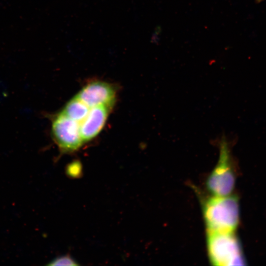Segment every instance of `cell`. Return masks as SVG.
I'll use <instances>...</instances> for the list:
<instances>
[{"label":"cell","mask_w":266,"mask_h":266,"mask_svg":"<svg viewBox=\"0 0 266 266\" xmlns=\"http://www.w3.org/2000/svg\"><path fill=\"white\" fill-rule=\"evenodd\" d=\"M90 108L75 97L67 103L61 112L71 119L81 123L87 116Z\"/></svg>","instance_id":"7"},{"label":"cell","mask_w":266,"mask_h":266,"mask_svg":"<svg viewBox=\"0 0 266 266\" xmlns=\"http://www.w3.org/2000/svg\"><path fill=\"white\" fill-rule=\"evenodd\" d=\"M206 243L212 265L222 266L244 265L240 245L233 232H207Z\"/></svg>","instance_id":"2"},{"label":"cell","mask_w":266,"mask_h":266,"mask_svg":"<svg viewBox=\"0 0 266 266\" xmlns=\"http://www.w3.org/2000/svg\"><path fill=\"white\" fill-rule=\"evenodd\" d=\"M203 214L207 232L233 233L239 222V205L235 196H213L204 202Z\"/></svg>","instance_id":"1"},{"label":"cell","mask_w":266,"mask_h":266,"mask_svg":"<svg viewBox=\"0 0 266 266\" xmlns=\"http://www.w3.org/2000/svg\"><path fill=\"white\" fill-rule=\"evenodd\" d=\"M219 158L216 166L206 182L208 190L216 196L231 195L234 186L235 177L231 165L228 143L222 139L219 144Z\"/></svg>","instance_id":"3"},{"label":"cell","mask_w":266,"mask_h":266,"mask_svg":"<svg viewBox=\"0 0 266 266\" xmlns=\"http://www.w3.org/2000/svg\"><path fill=\"white\" fill-rule=\"evenodd\" d=\"M116 91L113 86L102 81H93L85 86L75 96L89 108L99 105L110 107Z\"/></svg>","instance_id":"5"},{"label":"cell","mask_w":266,"mask_h":266,"mask_svg":"<svg viewBox=\"0 0 266 266\" xmlns=\"http://www.w3.org/2000/svg\"><path fill=\"white\" fill-rule=\"evenodd\" d=\"M66 175L71 178H78L82 175V166L78 162L75 161L67 166Z\"/></svg>","instance_id":"9"},{"label":"cell","mask_w":266,"mask_h":266,"mask_svg":"<svg viewBox=\"0 0 266 266\" xmlns=\"http://www.w3.org/2000/svg\"><path fill=\"white\" fill-rule=\"evenodd\" d=\"M77 262L69 254L62 255L52 260L48 266H78Z\"/></svg>","instance_id":"8"},{"label":"cell","mask_w":266,"mask_h":266,"mask_svg":"<svg viewBox=\"0 0 266 266\" xmlns=\"http://www.w3.org/2000/svg\"><path fill=\"white\" fill-rule=\"evenodd\" d=\"M51 122L52 137L63 152H73L81 147L83 140L79 123L61 112L52 117Z\"/></svg>","instance_id":"4"},{"label":"cell","mask_w":266,"mask_h":266,"mask_svg":"<svg viewBox=\"0 0 266 266\" xmlns=\"http://www.w3.org/2000/svg\"><path fill=\"white\" fill-rule=\"evenodd\" d=\"M257 2H261L262 0H256Z\"/></svg>","instance_id":"10"},{"label":"cell","mask_w":266,"mask_h":266,"mask_svg":"<svg viewBox=\"0 0 266 266\" xmlns=\"http://www.w3.org/2000/svg\"><path fill=\"white\" fill-rule=\"evenodd\" d=\"M90 108L87 116L80 124L83 141L92 139L99 133L105 124L110 108L99 105Z\"/></svg>","instance_id":"6"}]
</instances>
